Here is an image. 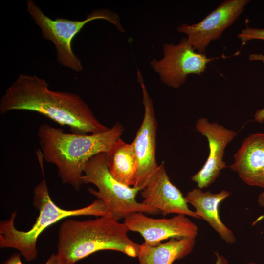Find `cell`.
Segmentation results:
<instances>
[{
  "label": "cell",
  "mask_w": 264,
  "mask_h": 264,
  "mask_svg": "<svg viewBox=\"0 0 264 264\" xmlns=\"http://www.w3.org/2000/svg\"><path fill=\"white\" fill-rule=\"evenodd\" d=\"M45 80L20 74L8 87L0 101V112L13 110L38 112L78 134L97 133L109 129L96 117L78 95L51 90Z\"/></svg>",
  "instance_id": "obj_1"
},
{
  "label": "cell",
  "mask_w": 264,
  "mask_h": 264,
  "mask_svg": "<svg viewBox=\"0 0 264 264\" xmlns=\"http://www.w3.org/2000/svg\"><path fill=\"white\" fill-rule=\"evenodd\" d=\"M123 130V126L116 123L105 132L82 135L65 133L61 128L43 123L39 126L37 135L45 160L57 167L63 183L79 191L88 161L98 154L108 153Z\"/></svg>",
  "instance_id": "obj_2"
},
{
  "label": "cell",
  "mask_w": 264,
  "mask_h": 264,
  "mask_svg": "<svg viewBox=\"0 0 264 264\" xmlns=\"http://www.w3.org/2000/svg\"><path fill=\"white\" fill-rule=\"evenodd\" d=\"M129 231L123 222L109 216L86 220L68 219L59 229L57 260L60 264H75L103 250L137 257L139 244L129 237Z\"/></svg>",
  "instance_id": "obj_3"
},
{
  "label": "cell",
  "mask_w": 264,
  "mask_h": 264,
  "mask_svg": "<svg viewBox=\"0 0 264 264\" xmlns=\"http://www.w3.org/2000/svg\"><path fill=\"white\" fill-rule=\"evenodd\" d=\"M32 203L34 207L39 211V214L35 223L29 230H20L16 228V211L11 214L8 219L0 222V247L18 250L28 262L37 258V240L42 232L51 225L71 217L110 216L105 204L98 199L80 208L66 210L60 207L51 199L44 178L34 187Z\"/></svg>",
  "instance_id": "obj_4"
},
{
  "label": "cell",
  "mask_w": 264,
  "mask_h": 264,
  "mask_svg": "<svg viewBox=\"0 0 264 264\" xmlns=\"http://www.w3.org/2000/svg\"><path fill=\"white\" fill-rule=\"evenodd\" d=\"M107 161V153L91 157L85 166L82 179L83 184L91 183L97 188V190L89 188L88 191L103 202L110 217L120 221L135 212L154 215L161 213L154 208L138 202L136 197L140 191L115 180L110 173Z\"/></svg>",
  "instance_id": "obj_5"
},
{
  "label": "cell",
  "mask_w": 264,
  "mask_h": 264,
  "mask_svg": "<svg viewBox=\"0 0 264 264\" xmlns=\"http://www.w3.org/2000/svg\"><path fill=\"white\" fill-rule=\"evenodd\" d=\"M26 4L27 10L41 29L43 38L54 44L58 63L77 72L83 69V66L80 59L72 50V42L87 23L98 19L105 20L119 31L124 32L118 15L108 8L93 10L81 21L61 18L52 20L45 15L33 0H28Z\"/></svg>",
  "instance_id": "obj_6"
},
{
  "label": "cell",
  "mask_w": 264,
  "mask_h": 264,
  "mask_svg": "<svg viewBox=\"0 0 264 264\" xmlns=\"http://www.w3.org/2000/svg\"><path fill=\"white\" fill-rule=\"evenodd\" d=\"M162 50V58L153 59L150 65L163 83L175 89L185 83L189 75L204 73L212 60L205 53L196 50L186 37L177 44H164Z\"/></svg>",
  "instance_id": "obj_7"
},
{
  "label": "cell",
  "mask_w": 264,
  "mask_h": 264,
  "mask_svg": "<svg viewBox=\"0 0 264 264\" xmlns=\"http://www.w3.org/2000/svg\"><path fill=\"white\" fill-rule=\"evenodd\" d=\"M137 80L142 93L144 116L132 143L138 161V171L133 187L143 189L158 168L156 158L157 123L151 98L139 69Z\"/></svg>",
  "instance_id": "obj_8"
},
{
  "label": "cell",
  "mask_w": 264,
  "mask_h": 264,
  "mask_svg": "<svg viewBox=\"0 0 264 264\" xmlns=\"http://www.w3.org/2000/svg\"><path fill=\"white\" fill-rule=\"evenodd\" d=\"M249 2V0H225L199 22L182 24L177 30L186 35L188 42L196 50L205 53L209 43L220 38L222 32L238 19Z\"/></svg>",
  "instance_id": "obj_9"
},
{
  "label": "cell",
  "mask_w": 264,
  "mask_h": 264,
  "mask_svg": "<svg viewBox=\"0 0 264 264\" xmlns=\"http://www.w3.org/2000/svg\"><path fill=\"white\" fill-rule=\"evenodd\" d=\"M129 231L139 233L145 244L156 246L168 239L196 238L198 226L186 216L177 214L170 218L154 219L142 212L127 216L124 222Z\"/></svg>",
  "instance_id": "obj_10"
},
{
  "label": "cell",
  "mask_w": 264,
  "mask_h": 264,
  "mask_svg": "<svg viewBox=\"0 0 264 264\" xmlns=\"http://www.w3.org/2000/svg\"><path fill=\"white\" fill-rule=\"evenodd\" d=\"M197 131L207 139L209 153L202 167L191 177L198 188L204 189L213 183L226 167L223 158L228 144L237 132L217 123H210L205 118L198 119L196 123Z\"/></svg>",
  "instance_id": "obj_11"
},
{
  "label": "cell",
  "mask_w": 264,
  "mask_h": 264,
  "mask_svg": "<svg viewBox=\"0 0 264 264\" xmlns=\"http://www.w3.org/2000/svg\"><path fill=\"white\" fill-rule=\"evenodd\" d=\"M140 191L142 203L158 210L164 216L176 214L201 219L189 208L185 197L171 181L163 162Z\"/></svg>",
  "instance_id": "obj_12"
},
{
  "label": "cell",
  "mask_w": 264,
  "mask_h": 264,
  "mask_svg": "<svg viewBox=\"0 0 264 264\" xmlns=\"http://www.w3.org/2000/svg\"><path fill=\"white\" fill-rule=\"evenodd\" d=\"M229 168L246 184L264 189V133L245 138Z\"/></svg>",
  "instance_id": "obj_13"
},
{
  "label": "cell",
  "mask_w": 264,
  "mask_h": 264,
  "mask_svg": "<svg viewBox=\"0 0 264 264\" xmlns=\"http://www.w3.org/2000/svg\"><path fill=\"white\" fill-rule=\"evenodd\" d=\"M230 195L229 192L224 190L212 193L195 188L188 192L185 197L188 203L195 209L197 215L206 221L226 243L231 244L235 242L236 237L221 220L219 210L220 203Z\"/></svg>",
  "instance_id": "obj_14"
},
{
  "label": "cell",
  "mask_w": 264,
  "mask_h": 264,
  "mask_svg": "<svg viewBox=\"0 0 264 264\" xmlns=\"http://www.w3.org/2000/svg\"><path fill=\"white\" fill-rule=\"evenodd\" d=\"M195 243L196 238H172L156 246L143 243L139 244L137 257L139 264H173L190 254Z\"/></svg>",
  "instance_id": "obj_15"
},
{
  "label": "cell",
  "mask_w": 264,
  "mask_h": 264,
  "mask_svg": "<svg viewBox=\"0 0 264 264\" xmlns=\"http://www.w3.org/2000/svg\"><path fill=\"white\" fill-rule=\"evenodd\" d=\"M107 154V165L112 176L124 185L133 186L138 164L133 143H128L120 137Z\"/></svg>",
  "instance_id": "obj_16"
},
{
  "label": "cell",
  "mask_w": 264,
  "mask_h": 264,
  "mask_svg": "<svg viewBox=\"0 0 264 264\" xmlns=\"http://www.w3.org/2000/svg\"><path fill=\"white\" fill-rule=\"evenodd\" d=\"M238 38L243 44L252 40H260L264 41V29L247 27L242 30L238 35Z\"/></svg>",
  "instance_id": "obj_17"
},
{
  "label": "cell",
  "mask_w": 264,
  "mask_h": 264,
  "mask_svg": "<svg viewBox=\"0 0 264 264\" xmlns=\"http://www.w3.org/2000/svg\"><path fill=\"white\" fill-rule=\"evenodd\" d=\"M21 255L20 253H15L10 257L5 260L1 264H23L21 259ZM44 264H60L56 254L52 253L48 257Z\"/></svg>",
  "instance_id": "obj_18"
},
{
  "label": "cell",
  "mask_w": 264,
  "mask_h": 264,
  "mask_svg": "<svg viewBox=\"0 0 264 264\" xmlns=\"http://www.w3.org/2000/svg\"><path fill=\"white\" fill-rule=\"evenodd\" d=\"M249 59L251 61H261L264 63V55L260 54H251L249 55ZM254 120L260 123L264 121V107L258 110L254 114Z\"/></svg>",
  "instance_id": "obj_19"
},
{
  "label": "cell",
  "mask_w": 264,
  "mask_h": 264,
  "mask_svg": "<svg viewBox=\"0 0 264 264\" xmlns=\"http://www.w3.org/2000/svg\"><path fill=\"white\" fill-rule=\"evenodd\" d=\"M216 260L214 264H229L228 260L225 257L219 254V252H215Z\"/></svg>",
  "instance_id": "obj_20"
},
{
  "label": "cell",
  "mask_w": 264,
  "mask_h": 264,
  "mask_svg": "<svg viewBox=\"0 0 264 264\" xmlns=\"http://www.w3.org/2000/svg\"><path fill=\"white\" fill-rule=\"evenodd\" d=\"M257 202L261 207L264 208V191L259 195L257 198Z\"/></svg>",
  "instance_id": "obj_21"
},
{
  "label": "cell",
  "mask_w": 264,
  "mask_h": 264,
  "mask_svg": "<svg viewBox=\"0 0 264 264\" xmlns=\"http://www.w3.org/2000/svg\"><path fill=\"white\" fill-rule=\"evenodd\" d=\"M246 264H257L254 262H248L246 263Z\"/></svg>",
  "instance_id": "obj_22"
},
{
  "label": "cell",
  "mask_w": 264,
  "mask_h": 264,
  "mask_svg": "<svg viewBox=\"0 0 264 264\" xmlns=\"http://www.w3.org/2000/svg\"></svg>",
  "instance_id": "obj_23"
}]
</instances>
